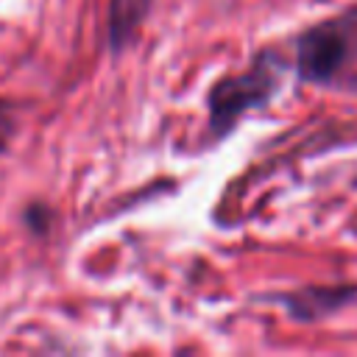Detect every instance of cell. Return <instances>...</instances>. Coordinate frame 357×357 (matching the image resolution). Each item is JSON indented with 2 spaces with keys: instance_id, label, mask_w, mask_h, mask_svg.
<instances>
[{
  "instance_id": "6da1fadb",
  "label": "cell",
  "mask_w": 357,
  "mask_h": 357,
  "mask_svg": "<svg viewBox=\"0 0 357 357\" xmlns=\"http://www.w3.org/2000/svg\"><path fill=\"white\" fill-rule=\"evenodd\" d=\"M296 73L307 84L357 89V3L301 31Z\"/></svg>"
},
{
  "instance_id": "7a4b0ae2",
  "label": "cell",
  "mask_w": 357,
  "mask_h": 357,
  "mask_svg": "<svg viewBox=\"0 0 357 357\" xmlns=\"http://www.w3.org/2000/svg\"><path fill=\"white\" fill-rule=\"evenodd\" d=\"M279 78H282V61L276 59L273 50H265L254 59V64L245 73L220 81L209 98L215 131L223 134L245 109L268 103L279 86Z\"/></svg>"
},
{
  "instance_id": "3957f363",
  "label": "cell",
  "mask_w": 357,
  "mask_h": 357,
  "mask_svg": "<svg viewBox=\"0 0 357 357\" xmlns=\"http://www.w3.org/2000/svg\"><path fill=\"white\" fill-rule=\"evenodd\" d=\"M357 298V284H326V287H304L290 296H284V307L290 315L301 321H318L324 315H332L351 304Z\"/></svg>"
},
{
  "instance_id": "277c9868",
  "label": "cell",
  "mask_w": 357,
  "mask_h": 357,
  "mask_svg": "<svg viewBox=\"0 0 357 357\" xmlns=\"http://www.w3.org/2000/svg\"><path fill=\"white\" fill-rule=\"evenodd\" d=\"M151 0H112V14H109V28L114 36V45L126 42L134 31V25L142 20V14L148 11Z\"/></svg>"
},
{
  "instance_id": "5b68a950",
  "label": "cell",
  "mask_w": 357,
  "mask_h": 357,
  "mask_svg": "<svg viewBox=\"0 0 357 357\" xmlns=\"http://www.w3.org/2000/svg\"><path fill=\"white\" fill-rule=\"evenodd\" d=\"M11 131H14V117H11V112L6 109V103H0V151L8 145Z\"/></svg>"
}]
</instances>
